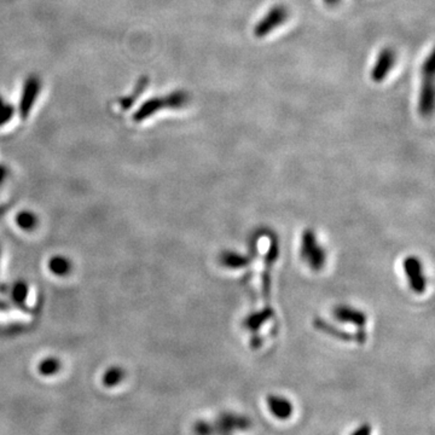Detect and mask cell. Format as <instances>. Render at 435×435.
<instances>
[{
    "label": "cell",
    "mask_w": 435,
    "mask_h": 435,
    "mask_svg": "<svg viewBox=\"0 0 435 435\" xmlns=\"http://www.w3.org/2000/svg\"><path fill=\"white\" fill-rule=\"evenodd\" d=\"M14 114V106L11 103L6 102L4 98L0 96V127L10 122Z\"/></svg>",
    "instance_id": "cell-19"
},
{
    "label": "cell",
    "mask_w": 435,
    "mask_h": 435,
    "mask_svg": "<svg viewBox=\"0 0 435 435\" xmlns=\"http://www.w3.org/2000/svg\"><path fill=\"white\" fill-rule=\"evenodd\" d=\"M173 109V103H172V98L170 95L165 98H151L147 102L142 104V107L139 108L138 110L136 111L135 116H133V120L135 121H143L145 119H149L150 116L156 114L163 109Z\"/></svg>",
    "instance_id": "cell-7"
},
{
    "label": "cell",
    "mask_w": 435,
    "mask_h": 435,
    "mask_svg": "<svg viewBox=\"0 0 435 435\" xmlns=\"http://www.w3.org/2000/svg\"><path fill=\"white\" fill-rule=\"evenodd\" d=\"M11 295H13V300H14L16 305L24 307L28 297L27 284L22 282V281H21V282L16 283L14 288H13V294H11Z\"/></svg>",
    "instance_id": "cell-17"
},
{
    "label": "cell",
    "mask_w": 435,
    "mask_h": 435,
    "mask_svg": "<svg viewBox=\"0 0 435 435\" xmlns=\"http://www.w3.org/2000/svg\"><path fill=\"white\" fill-rule=\"evenodd\" d=\"M288 15L289 14L286 6L274 5L255 26V37L264 38L269 35L270 33H272L276 28L282 26L287 21Z\"/></svg>",
    "instance_id": "cell-3"
},
{
    "label": "cell",
    "mask_w": 435,
    "mask_h": 435,
    "mask_svg": "<svg viewBox=\"0 0 435 435\" xmlns=\"http://www.w3.org/2000/svg\"><path fill=\"white\" fill-rule=\"evenodd\" d=\"M192 432L195 435H233V432L227 429V427L222 426L219 422L204 420L195 422Z\"/></svg>",
    "instance_id": "cell-11"
},
{
    "label": "cell",
    "mask_w": 435,
    "mask_h": 435,
    "mask_svg": "<svg viewBox=\"0 0 435 435\" xmlns=\"http://www.w3.org/2000/svg\"><path fill=\"white\" fill-rule=\"evenodd\" d=\"M403 268L405 274L408 276L409 284L412 292L416 294L425 293L427 288V279L423 273L421 260L417 256H408L403 261Z\"/></svg>",
    "instance_id": "cell-5"
},
{
    "label": "cell",
    "mask_w": 435,
    "mask_h": 435,
    "mask_svg": "<svg viewBox=\"0 0 435 435\" xmlns=\"http://www.w3.org/2000/svg\"><path fill=\"white\" fill-rule=\"evenodd\" d=\"M6 174H8V172L5 170V167L0 166V184L4 181Z\"/></svg>",
    "instance_id": "cell-21"
},
{
    "label": "cell",
    "mask_w": 435,
    "mask_h": 435,
    "mask_svg": "<svg viewBox=\"0 0 435 435\" xmlns=\"http://www.w3.org/2000/svg\"><path fill=\"white\" fill-rule=\"evenodd\" d=\"M422 83L418 99V110L423 116H429L434 109V56L427 57L422 65Z\"/></svg>",
    "instance_id": "cell-1"
},
{
    "label": "cell",
    "mask_w": 435,
    "mask_h": 435,
    "mask_svg": "<svg viewBox=\"0 0 435 435\" xmlns=\"http://www.w3.org/2000/svg\"><path fill=\"white\" fill-rule=\"evenodd\" d=\"M124 379H125V371L122 370L120 366H111L110 369H108L103 374L102 384L107 388H114L115 386L121 384Z\"/></svg>",
    "instance_id": "cell-13"
},
{
    "label": "cell",
    "mask_w": 435,
    "mask_h": 435,
    "mask_svg": "<svg viewBox=\"0 0 435 435\" xmlns=\"http://www.w3.org/2000/svg\"><path fill=\"white\" fill-rule=\"evenodd\" d=\"M40 90H42V81L38 76L32 75L26 80L24 88H22L19 107V115L22 119H27L28 115L31 114V111L34 107V103L37 102Z\"/></svg>",
    "instance_id": "cell-4"
},
{
    "label": "cell",
    "mask_w": 435,
    "mask_h": 435,
    "mask_svg": "<svg viewBox=\"0 0 435 435\" xmlns=\"http://www.w3.org/2000/svg\"><path fill=\"white\" fill-rule=\"evenodd\" d=\"M39 372L42 376H52L57 374L60 370V361L56 359L54 356L47 358L45 361H42L38 368Z\"/></svg>",
    "instance_id": "cell-16"
},
{
    "label": "cell",
    "mask_w": 435,
    "mask_h": 435,
    "mask_svg": "<svg viewBox=\"0 0 435 435\" xmlns=\"http://www.w3.org/2000/svg\"><path fill=\"white\" fill-rule=\"evenodd\" d=\"M266 403H268L270 411L277 420L287 421L292 417L293 412H294L293 403L282 395L269 394L266 397Z\"/></svg>",
    "instance_id": "cell-8"
},
{
    "label": "cell",
    "mask_w": 435,
    "mask_h": 435,
    "mask_svg": "<svg viewBox=\"0 0 435 435\" xmlns=\"http://www.w3.org/2000/svg\"><path fill=\"white\" fill-rule=\"evenodd\" d=\"M301 256L313 271H320L325 265L327 253L325 248L317 241L315 232L312 230H305L302 235Z\"/></svg>",
    "instance_id": "cell-2"
},
{
    "label": "cell",
    "mask_w": 435,
    "mask_h": 435,
    "mask_svg": "<svg viewBox=\"0 0 435 435\" xmlns=\"http://www.w3.org/2000/svg\"><path fill=\"white\" fill-rule=\"evenodd\" d=\"M334 315L336 320L343 323L356 325V327H364L366 323V315L364 312L353 309L351 306L340 305L335 307Z\"/></svg>",
    "instance_id": "cell-10"
},
{
    "label": "cell",
    "mask_w": 435,
    "mask_h": 435,
    "mask_svg": "<svg viewBox=\"0 0 435 435\" xmlns=\"http://www.w3.org/2000/svg\"><path fill=\"white\" fill-rule=\"evenodd\" d=\"M395 63V52L391 47H384L376 58L371 70V79L374 83H382L387 79Z\"/></svg>",
    "instance_id": "cell-6"
},
{
    "label": "cell",
    "mask_w": 435,
    "mask_h": 435,
    "mask_svg": "<svg viewBox=\"0 0 435 435\" xmlns=\"http://www.w3.org/2000/svg\"><path fill=\"white\" fill-rule=\"evenodd\" d=\"M16 222L22 230H33L37 227V217L32 212H21L16 218Z\"/></svg>",
    "instance_id": "cell-18"
},
{
    "label": "cell",
    "mask_w": 435,
    "mask_h": 435,
    "mask_svg": "<svg viewBox=\"0 0 435 435\" xmlns=\"http://www.w3.org/2000/svg\"><path fill=\"white\" fill-rule=\"evenodd\" d=\"M220 263L224 265L227 269L238 270L243 269L249 264V259L245 255L236 253V252H230L227 250L220 255Z\"/></svg>",
    "instance_id": "cell-12"
},
{
    "label": "cell",
    "mask_w": 435,
    "mask_h": 435,
    "mask_svg": "<svg viewBox=\"0 0 435 435\" xmlns=\"http://www.w3.org/2000/svg\"><path fill=\"white\" fill-rule=\"evenodd\" d=\"M272 309H265V310H261L259 312H256V313L250 315L245 320V325L249 330H258V328L264 325L265 322L269 320L270 317H272Z\"/></svg>",
    "instance_id": "cell-14"
},
{
    "label": "cell",
    "mask_w": 435,
    "mask_h": 435,
    "mask_svg": "<svg viewBox=\"0 0 435 435\" xmlns=\"http://www.w3.org/2000/svg\"><path fill=\"white\" fill-rule=\"evenodd\" d=\"M49 268L56 276H65L69 273L72 265L69 260L65 259L63 256H54L49 263Z\"/></svg>",
    "instance_id": "cell-15"
},
{
    "label": "cell",
    "mask_w": 435,
    "mask_h": 435,
    "mask_svg": "<svg viewBox=\"0 0 435 435\" xmlns=\"http://www.w3.org/2000/svg\"><path fill=\"white\" fill-rule=\"evenodd\" d=\"M371 433H372V427L370 423H363L351 435H371Z\"/></svg>",
    "instance_id": "cell-20"
},
{
    "label": "cell",
    "mask_w": 435,
    "mask_h": 435,
    "mask_svg": "<svg viewBox=\"0 0 435 435\" xmlns=\"http://www.w3.org/2000/svg\"><path fill=\"white\" fill-rule=\"evenodd\" d=\"M217 421L232 432H247L253 427L249 417L236 412H222L218 415Z\"/></svg>",
    "instance_id": "cell-9"
}]
</instances>
